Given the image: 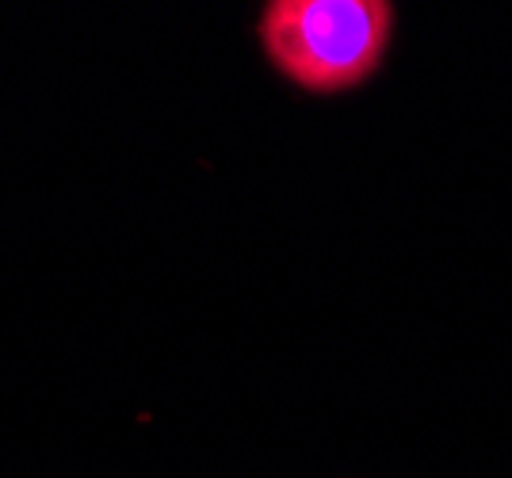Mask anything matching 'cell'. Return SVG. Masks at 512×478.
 Segmentation results:
<instances>
[{
	"label": "cell",
	"instance_id": "6da1fadb",
	"mask_svg": "<svg viewBox=\"0 0 512 478\" xmlns=\"http://www.w3.org/2000/svg\"><path fill=\"white\" fill-rule=\"evenodd\" d=\"M394 8L383 0H276L260 39L283 77L310 92L360 85L383 62Z\"/></svg>",
	"mask_w": 512,
	"mask_h": 478
}]
</instances>
